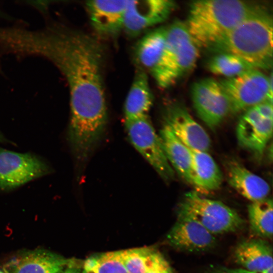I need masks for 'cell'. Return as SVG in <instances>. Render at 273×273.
<instances>
[{"label": "cell", "instance_id": "cell-9", "mask_svg": "<svg viewBox=\"0 0 273 273\" xmlns=\"http://www.w3.org/2000/svg\"><path fill=\"white\" fill-rule=\"evenodd\" d=\"M193 107L199 117L215 129L232 113L229 98L219 81L205 78L195 82L191 89Z\"/></svg>", "mask_w": 273, "mask_h": 273}, {"label": "cell", "instance_id": "cell-25", "mask_svg": "<svg viewBox=\"0 0 273 273\" xmlns=\"http://www.w3.org/2000/svg\"><path fill=\"white\" fill-rule=\"evenodd\" d=\"M157 252L147 247L121 250V257L127 273H146Z\"/></svg>", "mask_w": 273, "mask_h": 273}, {"label": "cell", "instance_id": "cell-10", "mask_svg": "<svg viewBox=\"0 0 273 273\" xmlns=\"http://www.w3.org/2000/svg\"><path fill=\"white\" fill-rule=\"evenodd\" d=\"M50 168L41 158L0 148V189L8 191L43 176Z\"/></svg>", "mask_w": 273, "mask_h": 273}, {"label": "cell", "instance_id": "cell-23", "mask_svg": "<svg viewBox=\"0 0 273 273\" xmlns=\"http://www.w3.org/2000/svg\"><path fill=\"white\" fill-rule=\"evenodd\" d=\"M207 68L212 74L231 78L254 68L240 57L228 53H215L209 59Z\"/></svg>", "mask_w": 273, "mask_h": 273}, {"label": "cell", "instance_id": "cell-21", "mask_svg": "<svg viewBox=\"0 0 273 273\" xmlns=\"http://www.w3.org/2000/svg\"><path fill=\"white\" fill-rule=\"evenodd\" d=\"M167 27L154 29L145 34L135 49L136 60L141 68L152 74L161 59L165 47Z\"/></svg>", "mask_w": 273, "mask_h": 273}, {"label": "cell", "instance_id": "cell-4", "mask_svg": "<svg viewBox=\"0 0 273 273\" xmlns=\"http://www.w3.org/2000/svg\"><path fill=\"white\" fill-rule=\"evenodd\" d=\"M199 49L185 22L177 20L168 26L161 59L151 74L157 85L166 88L191 72L199 58Z\"/></svg>", "mask_w": 273, "mask_h": 273}, {"label": "cell", "instance_id": "cell-7", "mask_svg": "<svg viewBox=\"0 0 273 273\" xmlns=\"http://www.w3.org/2000/svg\"><path fill=\"white\" fill-rule=\"evenodd\" d=\"M125 125L129 139L136 150L164 181L172 180L174 171L148 116L125 120Z\"/></svg>", "mask_w": 273, "mask_h": 273}, {"label": "cell", "instance_id": "cell-8", "mask_svg": "<svg viewBox=\"0 0 273 273\" xmlns=\"http://www.w3.org/2000/svg\"><path fill=\"white\" fill-rule=\"evenodd\" d=\"M272 102L266 101L244 111L236 127L239 145L260 157L272 134Z\"/></svg>", "mask_w": 273, "mask_h": 273}, {"label": "cell", "instance_id": "cell-2", "mask_svg": "<svg viewBox=\"0 0 273 273\" xmlns=\"http://www.w3.org/2000/svg\"><path fill=\"white\" fill-rule=\"evenodd\" d=\"M264 7L253 1H196L190 5L185 23L199 48L207 49L243 20Z\"/></svg>", "mask_w": 273, "mask_h": 273}, {"label": "cell", "instance_id": "cell-11", "mask_svg": "<svg viewBox=\"0 0 273 273\" xmlns=\"http://www.w3.org/2000/svg\"><path fill=\"white\" fill-rule=\"evenodd\" d=\"M169 0L129 1L122 30L130 37H136L148 29L165 21L175 8Z\"/></svg>", "mask_w": 273, "mask_h": 273}, {"label": "cell", "instance_id": "cell-18", "mask_svg": "<svg viewBox=\"0 0 273 273\" xmlns=\"http://www.w3.org/2000/svg\"><path fill=\"white\" fill-rule=\"evenodd\" d=\"M153 99L147 74L145 70L140 67L136 70L125 99V120L147 116L152 105Z\"/></svg>", "mask_w": 273, "mask_h": 273}, {"label": "cell", "instance_id": "cell-14", "mask_svg": "<svg viewBox=\"0 0 273 273\" xmlns=\"http://www.w3.org/2000/svg\"><path fill=\"white\" fill-rule=\"evenodd\" d=\"M128 0L86 2V8L95 31L104 36H113L122 30Z\"/></svg>", "mask_w": 273, "mask_h": 273}, {"label": "cell", "instance_id": "cell-20", "mask_svg": "<svg viewBox=\"0 0 273 273\" xmlns=\"http://www.w3.org/2000/svg\"><path fill=\"white\" fill-rule=\"evenodd\" d=\"M191 153L192 185L206 192L218 189L222 181V174L214 159L207 152L191 150Z\"/></svg>", "mask_w": 273, "mask_h": 273}, {"label": "cell", "instance_id": "cell-1", "mask_svg": "<svg viewBox=\"0 0 273 273\" xmlns=\"http://www.w3.org/2000/svg\"><path fill=\"white\" fill-rule=\"evenodd\" d=\"M5 46L8 55L47 59L65 77L70 98L69 141L76 161L85 163L102 139L107 123L102 44L88 34L48 20L37 30L11 27Z\"/></svg>", "mask_w": 273, "mask_h": 273}, {"label": "cell", "instance_id": "cell-19", "mask_svg": "<svg viewBox=\"0 0 273 273\" xmlns=\"http://www.w3.org/2000/svg\"><path fill=\"white\" fill-rule=\"evenodd\" d=\"M167 159L173 168L187 182L192 185V155L191 150L183 144L166 124L160 131Z\"/></svg>", "mask_w": 273, "mask_h": 273}, {"label": "cell", "instance_id": "cell-27", "mask_svg": "<svg viewBox=\"0 0 273 273\" xmlns=\"http://www.w3.org/2000/svg\"><path fill=\"white\" fill-rule=\"evenodd\" d=\"M209 273H273L272 267L263 271H252L242 267L232 268L226 267H216L212 268Z\"/></svg>", "mask_w": 273, "mask_h": 273}, {"label": "cell", "instance_id": "cell-15", "mask_svg": "<svg viewBox=\"0 0 273 273\" xmlns=\"http://www.w3.org/2000/svg\"><path fill=\"white\" fill-rule=\"evenodd\" d=\"M74 264L76 263L72 260L48 250L38 249L18 254L7 266L11 273H61Z\"/></svg>", "mask_w": 273, "mask_h": 273}, {"label": "cell", "instance_id": "cell-16", "mask_svg": "<svg viewBox=\"0 0 273 273\" xmlns=\"http://www.w3.org/2000/svg\"><path fill=\"white\" fill-rule=\"evenodd\" d=\"M226 172L229 185L251 202L267 197L270 187L267 181L240 162L230 161L226 165Z\"/></svg>", "mask_w": 273, "mask_h": 273}, {"label": "cell", "instance_id": "cell-12", "mask_svg": "<svg viewBox=\"0 0 273 273\" xmlns=\"http://www.w3.org/2000/svg\"><path fill=\"white\" fill-rule=\"evenodd\" d=\"M164 123L174 135L191 150L208 152L211 140L205 129L180 103L169 105L164 112Z\"/></svg>", "mask_w": 273, "mask_h": 273}, {"label": "cell", "instance_id": "cell-22", "mask_svg": "<svg viewBox=\"0 0 273 273\" xmlns=\"http://www.w3.org/2000/svg\"><path fill=\"white\" fill-rule=\"evenodd\" d=\"M251 230L262 238L271 239L273 232V202L268 197L251 202L248 207Z\"/></svg>", "mask_w": 273, "mask_h": 273}, {"label": "cell", "instance_id": "cell-30", "mask_svg": "<svg viewBox=\"0 0 273 273\" xmlns=\"http://www.w3.org/2000/svg\"><path fill=\"white\" fill-rule=\"evenodd\" d=\"M0 273H4V272H3L2 271H1L0 270Z\"/></svg>", "mask_w": 273, "mask_h": 273}, {"label": "cell", "instance_id": "cell-5", "mask_svg": "<svg viewBox=\"0 0 273 273\" xmlns=\"http://www.w3.org/2000/svg\"><path fill=\"white\" fill-rule=\"evenodd\" d=\"M177 217L194 220L215 236L237 231L244 223L236 210L196 191L184 195L178 207Z\"/></svg>", "mask_w": 273, "mask_h": 273}, {"label": "cell", "instance_id": "cell-28", "mask_svg": "<svg viewBox=\"0 0 273 273\" xmlns=\"http://www.w3.org/2000/svg\"><path fill=\"white\" fill-rule=\"evenodd\" d=\"M80 268L76 264L70 265L66 267L61 273H80Z\"/></svg>", "mask_w": 273, "mask_h": 273}, {"label": "cell", "instance_id": "cell-24", "mask_svg": "<svg viewBox=\"0 0 273 273\" xmlns=\"http://www.w3.org/2000/svg\"><path fill=\"white\" fill-rule=\"evenodd\" d=\"M82 273H127L121 251L108 252L90 256L83 264Z\"/></svg>", "mask_w": 273, "mask_h": 273}, {"label": "cell", "instance_id": "cell-29", "mask_svg": "<svg viewBox=\"0 0 273 273\" xmlns=\"http://www.w3.org/2000/svg\"><path fill=\"white\" fill-rule=\"evenodd\" d=\"M7 142V140L0 131V143Z\"/></svg>", "mask_w": 273, "mask_h": 273}, {"label": "cell", "instance_id": "cell-13", "mask_svg": "<svg viewBox=\"0 0 273 273\" xmlns=\"http://www.w3.org/2000/svg\"><path fill=\"white\" fill-rule=\"evenodd\" d=\"M169 244L180 251L197 253L207 251L216 244L215 236L197 221L177 217L167 235Z\"/></svg>", "mask_w": 273, "mask_h": 273}, {"label": "cell", "instance_id": "cell-26", "mask_svg": "<svg viewBox=\"0 0 273 273\" xmlns=\"http://www.w3.org/2000/svg\"><path fill=\"white\" fill-rule=\"evenodd\" d=\"M146 273H173V272L168 262L158 251L151 266Z\"/></svg>", "mask_w": 273, "mask_h": 273}, {"label": "cell", "instance_id": "cell-6", "mask_svg": "<svg viewBox=\"0 0 273 273\" xmlns=\"http://www.w3.org/2000/svg\"><path fill=\"white\" fill-rule=\"evenodd\" d=\"M230 101L232 113L245 111L266 101L272 102V74L252 69L219 80Z\"/></svg>", "mask_w": 273, "mask_h": 273}, {"label": "cell", "instance_id": "cell-3", "mask_svg": "<svg viewBox=\"0 0 273 273\" xmlns=\"http://www.w3.org/2000/svg\"><path fill=\"white\" fill-rule=\"evenodd\" d=\"M272 19L265 7L243 20L208 48L212 53H228L254 68L269 69L272 64Z\"/></svg>", "mask_w": 273, "mask_h": 273}, {"label": "cell", "instance_id": "cell-17", "mask_svg": "<svg viewBox=\"0 0 273 273\" xmlns=\"http://www.w3.org/2000/svg\"><path fill=\"white\" fill-rule=\"evenodd\" d=\"M236 262L245 269L263 271L273 267L272 248L263 239H252L240 243L236 247Z\"/></svg>", "mask_w": 273, "mask_h": 273}]
</instances>
